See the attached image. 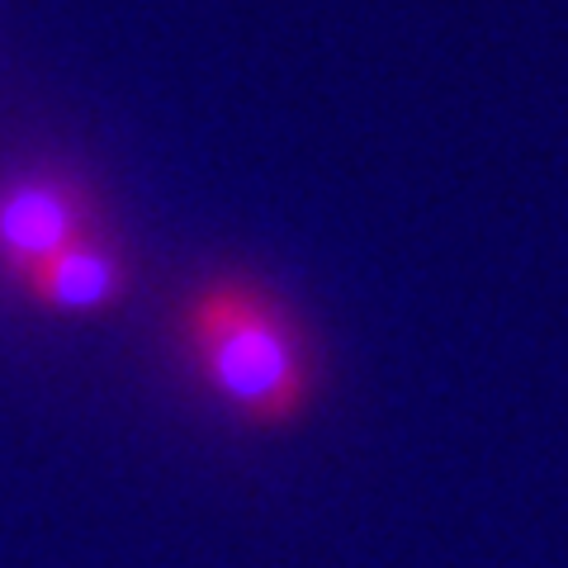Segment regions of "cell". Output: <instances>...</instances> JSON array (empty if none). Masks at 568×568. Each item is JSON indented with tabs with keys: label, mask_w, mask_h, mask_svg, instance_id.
Here are the masks:
<instances>
[{
	"label": "cell",
	"mask_w": 568,
	"mask_h": 568,
	"mask_svg": "<svg viewBox=\"0 0 568 568\" xmlns=\"http://www.w3.org/2000/svg\"><path fill=\"white\" fill-rule=\"evenodd\" d=\"M175 346L194 384L227 417L256 432H280L317 403V346L298 308L271 280L213 271L175 304Z\"/></svg>",
	"instance_id": "6da1fadb"
},
{
	"label": "cell",
	"mask_w": 568,
	"mask_h": 568,
	"mask_svg": "<svg viewBox=\"0 0 568 568\" xmlns=\"http://www.w3.org/2000/svg\"><path fill=\"white\" fill-rule=\"evenodd\" d=\"M110 233L100 190L71 166H20L0 175V284L29 275L39 261L85 237Z\"/></svg>",
	"instance_id": "7a4b0ae2"
},
{
	"label": "cell",
	"mask_w": 568,
	"mask_h": 568,
	"mask_svg": "<svg viewBox=\"0 0 568 568\" xmlns=\"http://www.w3.org/2000/svg\"><path fill=\"white\" fill-rule=\"evenodd\" d=\"M129 290H133V265L123 256V246L114 242V233L85 237L14 280V294L29 298V304L43 313H58V317L114 313V308H123Z\"/></svg>",
	"instance_id": "3957f363"
}]
</instances>
